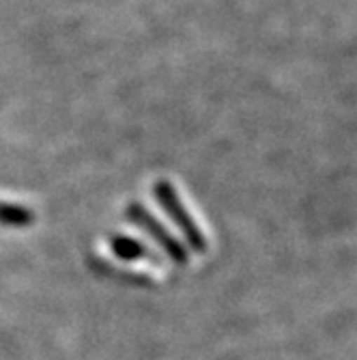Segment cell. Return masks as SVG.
<instances>
[{
    "instance_id": "6da1fadb",
    "label": "cell",
    "mask_w": 357,
    "mask_h": 360,
    "mask_svg": "<svg viewBox=\"0 0 357 360\" xmlns=\"http://www.w3.org/2000/svg\"><path fill=\"white\" fill-rule=\"evenodd\" d=\"M153 192H155V199H157L159 207L168 214V218L177 224V229L183 233L187 246H189L191 250H196V252H205V250H207V238H205V233L201 231V226H198L196 222H194V218H191V214L185 210V205L181 203V199H179V194H177L175 186H173L170 181H164V179H161V181L155 184Z\"/></svg>"
},
{
    "instance_id": "7a4b0ae2",
    "label": "cell",
    "mask_w": 357,
    "mask_h": 360,
    "mask_svg": "<svg viewBox=\"0 0 357 360\" xmlns=\"http://www.w3.org/2000/svg\"><path fill=\"white\" fill-rule=\"evenodd\" d=\"M125 216L129 218V222H134L136 226H140L147 236H151L161 246V250L168 255V259L175 261L177 266H185L189 261V255H187L185 246L179 240H175L168 229L161 224L142 203H138V201L129 203L127 210H125Z\"/></svg>"
},
{
    "instance_id": "3957f363",
    "label": "cell",
    "mask_w": 357,
    "mask_h": 360,
    "mask_svg": "<svg viewBox=\"0 0 357 360\" xmlns=\"http://www.w3.org/2000/svg\"><path fill=\"white\" fill-rule=\"evenodd\" d=\"M108 244H110V250L123 261H138L149 255L142 242H138L136 238H129V236H121V233L110 236Z\"/></svg>"
},
{
    "instance_id": "277c9868",
    "label": "cell",
    "mask_w": 357,
    "mask_h": 360,
    "mask_svg": "<svg viewBox=\"0 0 357 360\" xmlns=\"http://www.w3.org/2000/svg\"><path fill=\"white\" fill-rule=\"evenodd\" d=\"M35 218L28 207L13 205V203H0V224L7 226H28Z\"/></svg>"
}]
</instances>
